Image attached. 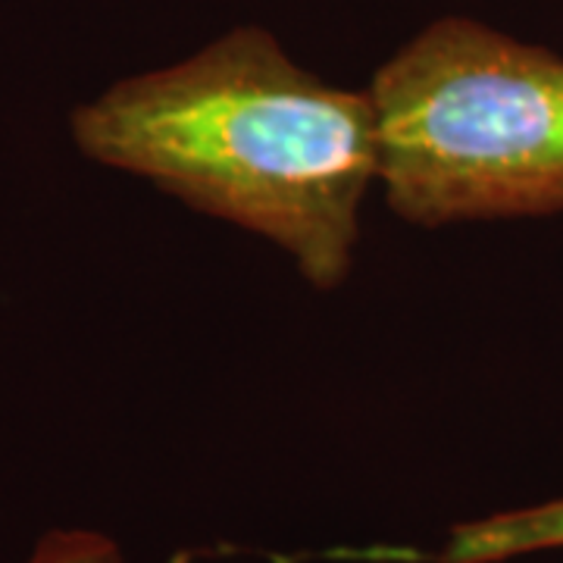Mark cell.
<instances>
[{
	"mask_svg": "<svg viewBox=\"0 0 563 563\" xmlns=\"http://www.w3.org/2000/svg\"><path fill=\"white\" fill-rule=\"evenodd\" d=\"M69 132L88 161L276 244L317 291L354 269L379 188L373 98L303 69L261 25L110 85Z\"/></svg>",
	"mask_w": 563,
	"mask_h": 563,
	"instance_id": "cell-1",
	"label": "cell"
},
{
	"mask_svg": "<svg viewBox=\"0 0 563 563\" xmlns=\"http://www.w3.org/2000/svg\"><path fill=\"white\" fill-rule=\"evenodd\" d=\"M379 188L398 220H544L563 213V57L470 16H442L366 85Z\"/></svg>",
	"mask_w": 563,
	"mask_h": 563,
	"instance_id": "cell-2",
	"label": "cell"
},
{
	"mask_svg": "<svg viewBox=\"0 0 563 563\" xmlns=\"http://www.w3.org/2000/svg\"><path fill=\"white\" fill-rule=\"evenodd\" d=\"M542 551H563V498L457 523L439 563H507Z\"/></svg>",
	"mask_w": 563,
	"mask_h": 563,
	"instance_id": "cell-3",
	"label": "cell"
},
{
	"mask_svg": "<svg viewBox=\"0 0 563 563\" xmlns=\"http://www.w3.org/2000/svg\"><path fill=\"white\" fill-rule=\"evenodd\" d=\"M32 563H120L113 544L98 536H54L44 542Z\"/></svg>",
	"mask_w": 563,
	"mask_h": 563,
	"instance_id": "cell-4",
	"label": "cell"
}]
</instances>
